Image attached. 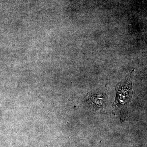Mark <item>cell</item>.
I'll return each instance as SVG.
<instances>
[{"instance_id": "cell-1", "label": "cell", "mask_w": 147, "mask_h": 147, "mask_svg": "<svg viewBox=\"0 0 147 147\" xmlns=\"http://www.w3.org/2000/svg\"><path fill=\"white\" fill-rule=\"evenodd\" d=\"M132 72L117 85L116 95L114 103V110L118 111L120 115L121 121H123L127 113V107L132 94Z\"/></svg>"}, {"instance_id": "cell-2", "label": "cell", "mask_w": 147, "mask_h": 147, "mask_svg": "<svg viewBox=\"0 0 147 147\" xmlns=\"http://www.w3.org/2000/svg\"><path fill=\"white\" fill-rule=\"evenodd\" d=\"M107 101L106 94L102 92L98 91L90 93L87 96L86 103L91 109L99 110L104 108Z\"/></svg>"}]
</instances>
